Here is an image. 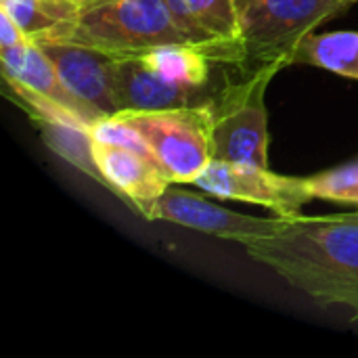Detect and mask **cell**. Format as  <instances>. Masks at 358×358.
Here are the masks:
<instances>
[{
	"label": "cell",
	"instance_id": "19",
	"mask_svg": "<svg viewBox=\"0 0 358 358\" xmlns=\"http://www.w3.org/2000/svg\"><path fill=\"white\" fill-rule=\"evenodd\" d=\"M71 2H76V4H80V6H82V4H86V2H90V0H71Z\"/></svg>",
	"mask_w": 358,
	"mask_h": 358
},
{
	"label": "cell",
	"instance_id": "18",
	"mask_svg": "<svg viewBox=\"0 0 358 358\" xmlns=\"http://www.w3.org/2000/svg\"><path fill=\"white\" fill-rule=\"evenodd\" d=\"M31 42L25 31L15 23V19L0 6V46L2 48H10V46H21Z\"/></svg>",
	"mask_w": 358,
	"mask_h": 358
},
{
	"label": "cell",
	"instance_id": "12",
	"mask_svg": "<svg viewBox=\"0 0 358 358\" xmlns=\"http://www.w3.org/2000/svg\"><path fill=\"white\" fill-rule=\"evenodd\" d=\"M0 6L36 44L67 40L80 15L71 0H0Z\"/></svg>",
	"mask_w": 358,
	"mask_h": 358
},
{
	"label": "cell",
	"instance_id": "6",
	"mask_svg": "<svg viewBox=\"0 0 358 358\" xmlns=\"http://www.w3.org/2000/svg\"><path fill=\"white\" fill-rule=\"evenodd\" d=\"M193 185L220 199L258 203L277 216H298L300 208L315 199L306 178L281 176L268 168L237 162L212 159Z\"/></svg>",
	"mask_w": 358,
	"mask_h": 358
},
{
	"label": "cell",
	"instance_id": "7",
	"mask_svg": "<svg viewBox=\"0 0 358 358\" xmlns=\"http://www.w3.org/2000/svg\"><path fill=\"white\" fill-rule=\"evenodd\" d=\"M174 185L176 182H170L168 189L155 199L147 220L174 222L206 235L231 239L245 245L250 241L281 233L292 218V216L258 218V216L239 214L218 203H212L197 193L178 189Z\"/></svg>",
	"mask_w": 358,
	"mask_h": 358
},
{
	"label": "cell",
	"instance_id": "14",
	"mask_svg": "<svg viewBox=\"0 0 358 358\" xmlns=\"http://www.w3.org/2000/svg\"><path fill=\"white\" fill-rule=\"evenodd\" d=\"M138 57L143 59L145 65H149L166 80L187 86H199V88L208 84L212 59L195 46H187V44L155 46L145 52H138Z\"/></svg>",
	"mask_w": 358,
	"mask_h": 358
},
{
	"label": "cell",
	"instance_id": "17",
	"mask_svg": "<svg viewBox=\"0 0 358 358\" xmlns=\"http://www.w3.org/2000/svg\"><path fill=\"white\" fill-rule=\"evenodd\" d=\"M306 182L313 197L342 203H358V162L315 174L306 178Z\"/></svg>",
	"mask_w": 358,
	"mask_h": 358
},
{
	"label": "cell",
	"instance_id": "10",
	"mask_svg": "<svg viewBox=\"0 0 358 358\" xmlns=\"http://www.w3.org/2000/svg\"><path fill=\"white\" fill-rule=\"evenodd\" d=\"M203 88L187 86L166 80L149 65L143 63L138 55H126L117 59L115 65V101L117 113L122 111H157L189 105H206Z\"/></svg>",
	"mask_w": 358,
	"mask_h": 358
},
{
	"label": "cell",
	"instance_id": "8",
	"mask_svg": "<svg viewBox=\"0 0 358 358\" xmlns=\"http://www.w3.org/2000/svg\"><path fill=\"white\" fill-rule=\"evenodd\" d=\"M92 155L107 189L138 216L149 218L155 199L172 182L143 143H117L92 134Z\"/></svg>",
	"mask_w": 358,
	"mask_h": 358
},
{
	"label": "cell",
	"instance_id": "2",
	"mask_svg": "<svg viewBox=\"0 0 358 358\" xmlns=\"http://www.w3.org/2000/svg\"><path fill=\"white\" fill-rule=\"evenodd\" d=\"M69 42L120 57L155 46L187 44L168 0H90L80 6Z\"/></svg>",
	"mask_w": 358,
	"mask_h": 358
},
{
	"label": "cell",
	"instance_id": "13",
	"mask_svg": "<svg viewBox=\"0 0 358 358\" xmlns=\"http://www.w3.org/2000/svg\"><path fill=\"white\" fill-rule=\"evenodd\" d=\"M292 63L315 65L358 80V31L308 34L294 50Z\"/></svg>",
	"mask_w": 358,
	"mask_h": 358
},
{
	"label": "cell",
	"instance_id": "15",
	"mask_svg": "<svg viewBox=\"0 0 358 358\" xmlns=\"http://www.w3.org/2000/svg\"><path fill=\"white\" fill-rule=\"evenodd\" d=\"M42 130V136L46 145L59 153L63 159L71 162L76 168H80L84 174L107 187L105 176L101 174L94 155H92V134L86 128L63 124V122H52V120H38L36 122Z\"/></svg>",
	"mask_w": 358,
	"mask_h": 358
},
{
	"label": "cell",
	"instance_id": "9",
	"mask_svg": "<svg viewBox=\"0 0 358 358\" xmlns=\"http://www.w3.org/2000/svg\"><path fill=\"white\" fill-rule=\"evenodd\" d=\"M38 46L52 61L61 80L78 99H82L105 120L117 115L115 55L69 40L40 42Z\"/></svg>",
	"mask_w": 358,
	"mask_h": 358
},
{
	"label": "cell",
	"instance_id": "5",
	"mask_svg": "<svg viewBox=\"0 0 358 358\" xmlns=\"http://www.w3.org/2000/svg\"><path fill=\"white\" fill-rule=\"evenodd\" d=\"M289 65H262L241 84L224 88L212 105V159L268 168V111L266 90L273 78Z\"/></svg>",
	"mask_w": 358,
	"mask_h": 358
},
{
	"label": "cell",
	"instance_id": "1",
	"mask_svg": "<svg viewBox=\"0 0 358 358\" xmlns=\"http://www.w3.org/2000/svg\"><path fill=\"white\" fill-rule=\"evenodd\" d=\"M243 248L321 306H346L358 319V214H298L281 233Z\"/></svg>",
	"mask_w": 358,
	"mask_h": 358
},
{
	"label": "cell",
	"instance_id": "11",
	"mask_svg": "<svg viewBox=\"0 0 358 358\" xmlns=\"http://www.w3.org/2000/svg\"><path fill=\"white\" fill-rule=\"evenodd\" d=\"M0 63H2V73L19 80L21 84L36 90L40 96L63 107L73 117L84 122L88 128L105 120L65 86L57 67L38 44L27 42V44L10 46V48L0 46Z\"/></svg>",
	"mask_w": 358,
	"mask_h": 358
},
{
	"label": "cell",
	"instance_id": "3",
	"mask_svg": "<svg viewBox=\"0 0 358 358\" xmlns=\"http://www.w3.org/2000/svg\"><path fill=\"white\" fill-rule=\"evenodd\" d=\"M115 124L128 128L147 147L172 182H195L212 162V105L157 111H122Z\"/></svg>",
	"mask_w": 358,
	"mask_h": 358
},
{
	"label": "cell",
	"instance_id": "4",
	"mask_svg": "<svg viewBox=\"0 0 358 358\" xmlns=\"http://www.w3.org/2000/svg\"><path fill=\"white\" fill-rule=\"evenodd\" d=\"M245 63L258 67L287 61L319 23L358 0H235Z\"/></svg>",
	"mask_w": 358,
	"mask_h": 358
},
{
	"label": "cell",
	"instance_id": "16",
	"mask_svg": "<svg viewBox=\"0 0 358 358\" xmlns=\"http://www.w3.org/2000/svg\"><path fill=\"white\" fill-rule=\"evenodd\" d=\"M201 25L216 38L233 44H243L239 38V19L235 0H185Z\"/></svg>",
	"mask_w": 358,
	"mask_h": 358
}]
</instances>
